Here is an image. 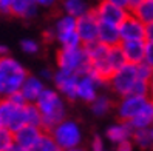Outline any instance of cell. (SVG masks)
I'll list each match as a JSON object with an SVG mask.
<instances>
[{
    "label": "cell",
    "mask_w": 153,
    "mask_h": 151,
    "mask_svg": "<svg viewBox=\"0 0 153 151\" xmlns=\"http://www.w3.org/2000/svg\"><path fill=\"white\" fill-rule=\"evenodd\" d=\"M130 94H136V96H150V82H149V80H142V79H138Z\"/></svg>",
    "instance_id": "29"
},
{
    "label": "cell",
    "mask_w": 153,
    "mask_h": 151,
    "mask_svg": "<svg viewBox=\"0 0 153 151\" xmlns=\"http://www.w3.org/2000/svg\"><path fill=\"white\" fill-rule=\"evenodd\" d=\"M20 49L25 52V54H28V56H36V54L40 52V43L36 39L26 37V39L20 40Z\"/></svg>",
    "instance_id": "27"
},
{
    "label": "cell",
    "mask_w": 153,
    "mask_h": 151,
    "mask_svg": "<svg viewBox=\"0 0 153 151\" xmlns=\"http://www.w3.org/2000/svg\"><path fill=\"white\" fill-rule=\"evenodd\" d=\"M47 88V82L40 79L36 74H28L25 79V82L20 86V94L23 96V99L26 100V103H34L39 99V96L42 94V91Z\"/></svg>",
    "instance_id": "15"
},
{
    "label": "cell",
    "mask_w": 153,
    "mask_h": 151,
    "mask_svg": "<svg viewBox=\"0 0 153 151\" xmlns=\"http://www.w3.org/2000/svg\"><path fill=\"white\" fill-rule=\"evenodd\" d=\"M60 0H36V3H37L39 8H53L56 6Z\"/></svg>",
    "instance_id": "36"
},
{
    "label": "cell",
    "mask_w": 153,
    "mask_h": 151,
    "mask_svg": "<svg viewBox=\"0 0 153 151\" xmlns=\"http://www.w3.org/2000/svg\"><path fill=\"white\" fill-rule=\"evenodd\" d=\"M110 2H113V3H116V5H119V6L127 8V10H128V0H110Z\"/></svg>",
    "instance_id": "40"
},
{
    "label": "cell",
    "mask_w": 153,
    "mask_h": 151,
    "mask_svg": "<svg viewBox=\"0 0 153 151\" xmlns=\"http://www.w3.org/2000/svg\"><path fill=\"white\" fill-rule=\"evenodd\" d=\"M133 130H142V128H150L153 125V97L147 100L144 108L134 116L130 122Z\"/></svg>",
    "instance_id": "20"
},
{
    "label": "cell",
    "mask_w": 153,
    "mask_h": 151,
    "mask_svg": "<svg viewBox=\"0 0 153 151\" xmlns=\"http://www.w3.org/2000/svg\"><path fill=\"white\" fill-rule=\"evenodd\" d=\"M97 42H101L102 45H107V46H116V45H119V43H121L119 26L99 22Z\"/></svg>",
    "instance_id": "19"
},
{
    "label": "cell",
    "mask_w": 153,
    "mask_h": 151,
    "mask_svg": "<svg viewBox=\"0 0 153 151\" xmlns=\"http://www.w3.org/2000/svg\"><path fill=\"white\" fill-rule=\"evenodd\" d=\"M14 144V133L8 128H0V151H6Z\"/></svg>",
    "instance_id": "28"
},
{
    "label": "cell",
    "mask_w": 153,
    "mask_h": 151,
    "mask_svg": "<svg viewBox=\"0 0 153 151\" xmlns=\"http://www.w3.org/2000/svg\"><path fill=\"white\" fill-rule=\"evenodd\" d=\"M90 151H110L105 145L104 137H101L99 134H94L91 142H90Z\"/></svg>",
    "instance_id": "31"
},
{
    "label": "cell",
    "mask_w": 153,
    "mask_h": 151,
    "mask_svg": "<svg viewBox=\"0 0 153 151\" xmlns=\"http://www.w3.org/2000/svg\"><path fill=\"white\" fill-rule=\"evenodd\" d=\"M133 15H136L142 23H152L153 22V2L152 0H142V2L130 11Z\"/></svg>",
    "instance_id": "24"
},
{
    "label": "cell",
    "mask_w": 153,
    "mask_h": 151,
    "mask_svg": "<svg viewBox=\"0 0 153 151\" xmlns=\"http://www.w3.org/2000/svg\"><path fill=\"white\" fill-rule=\"evenodd\" d=\"M51 137L56 140V144L59 145L60 150H68L82 145L84 142V131L80 123L74 119L65 117L64 120H60L57 125H54L50 131Z\"/></svg>",
    "instance_id": "5"
},
{
    "label": "cell",
    "mask_w": 153,
    "mask_h": 151,
    "mask_svg": "<svg viewBox=\"0 0 153 151\" xmlns=\"http://www.w3.org/2000/svg\"><path fill=\"white\" fill-rule=\"evenodd\" d=\"M42 117V128L50 131L54 125L67 117V99L54 86H47L34 102Z\"/></svg>",
    "instance_id": "1"
},
{
    "label": "cell",
    "mask_w": 153,
    "mask_h": 151,
    "mask_svg": "<svg viewBox=\"0 0 153 151\" xmlns=\"http://www.w3.org/2000/svg\"><path fill=\"white\" fill-rule=\"evenodd\" d=\"M121 42L124 40H146V23H142L131 13L119 23Z\"/></svg>",
    "instance_id": "13"
},
{
    "label": "cell",
    "mask_w": 153,
    "mask_h": 151,
    "mask_svg": "<svg viewBox=\"0 0 153 151\" xmlns=\"http://www.w3.org/2000/svg\"><path fill=\"white\" fill-rule=\"evenodd\" d=\"M53 74H54V71H51V68H42L39 71V77L43 79L45 82H51V79H53Z\"/></svg>",
    "instance_id": "34"
},
{
    "label": "cell",
    "mask_w": 153,
    "mask_h": 151,
    "mask_svg": "<svg viewBox=\"0 0 153 151\" xmlns=\"http://www.w3.org/2000/svg\"><path fill=\"white\" fill-rule=\"evenodd\" d=\"M113 108V100L110 96L107 94H97L93 102H90V110H91L93 116L96 117H104L107 116Z\"/></svg>",
    "instance_id": "22"
},
{
    "label": "cell",
    "mask_w": 153,
    "mask_h": 151,
    "mask_svg": "<svg viewBox=\"0 0 153 151\" xmlns=\"http://www.w3.org/2000/svg\"><path fill=\"white\" fill-rule=\"evenodd\" d=\"M56 65L59 69L74 74H85L90 69V57L84 45L73 48H59L56 54Z\"/></svg>",
    "instance_id": "4"
},
{
    "label": "cell",
    "mask_w": 153,
    "mask_h": 151,
    "mask_svg": "<svg viewBox=\"0 0 153 151\" xmlns=\"http://www.w3.org/2000/svg\"><path fill=\"white\" fill-rule=\"evenodd\" d=\"M136 80H138L136 65L125 62L122 66H119L116 71H113V74L107 80V86L118 97H122V96H127L131 93Z\"/></svg>",
    "instance_id": "7"
},
{
    "label": "cell",
    "mask_w": 153,
    "mask_h": 151,
    "mask_svg": "<svg viewBox=\"0 0 153 151\" xmlns=\"http://www.w3.org/2000/svg\"><path fill=\"white\" fill-rule=\"evenodd\" d=\"M152 2H153V0H152Z\"/></svg>",
    "instance_id": "46"
},
{
    "label": "cell",
    "mask_w": 153,
    "mask_h": 151,
    "mask_svg": "<svg viewBox=\"0 0 153 151\" xmlns=\"http://www.w3.org/2000/svg\"><path fill=\"white\" fill-rule=\"evenodd\" d=\"M26 100L17 91L11 96L0 97V120L5 128L10 131H17L20 127L26 125Z\"/></svg>",
    "instance_id": "3"
},
{
    "label": "cell",
    "mask_w": 153,
    "mask_h": 151,
    "mask_svg": "<svg viewBox=\"0 0 153 151\" xmlns=\"http://www.w3.org/2000/svg\"><path fill=\"white\" fill-rule=\"evenodd\" d=\"M2 127H3V125H2V120H0V128H2Z\"/></svg>",
    "instance_id": "45"
},
{
    "label": "cell",
    "mask_w": 153,
    "mask_h": 151,
    "mask_svg": "<svg viewBox=\"0 0 153 151\" xmlns=\"http://www.w3.org/2000/svg\"><path fill=\"white\" fill-rule=\"evenodd\" d=\"M76 28L77 34L80 37L82 45H90V43L97 42V35H99V19L96 17L93 8L88 13L82 14L80 17L76 19Z\"/></svg>",
    "instance_id": "10"
},
{
    "label": "cell",
    "mask_w": 153,
    "mask_h": 151,
    "mask_svg": "<svg viewBox=\"0 0 153 151\" xmlns=\"http://www.w3.org/2000/svg\"><path fill=\"white\" fill-rule=\"evenodd\" d=\"M8 54V46L3 45V43H0V57L2 56H6Z\"/></svg>",
    "instance_id": "41"
},
{
    "label": "cell",
    "mask_w": 153,
    "mask_h": 151,
    "mask_svg": "<svg viewBox=\"0 0 153 151\" xmlns=\"http://www.w3.org/2000/svg\"><path fill=\"white\" fill-rule=\"evenodd\" d=\"M11 5H13V0H0V13L11 14Z\"/></svg>",
    "instance_id": "35"
},
{
    "label": "cell",
    "mask_w": 153,
    "mask_h": 151,
    "mask_svg": "<svg viewBox=\"0 0 153 151\" xmlns=\"http://www.w3.org/2000/svg\"><path fill=\"white\" fill-rule=\"evenodd\" d=\"M131 142L134 147L141 150H150L153 148V136L150 128H142V130H133Z\"/></svg>",
    "instance_id": "23"
},
{
    "label": "cell",
    "mask_w": 153,
    "mask_h": 151,
    "mask_svg": "<svg viewBox=\"0 0 153 151\" xmlns=\"http://www.w3.org/2000/svg\"><path fill=\"white\" fill-rule=\"evenodd\" d=\"M119 48L125 57V62L138 65L144 62L146 54V40H124L119 43Z\"/></svg>",
    "instance_id": "16"
},
{
    "label": "cell",
    "mask_w": 153,
    "mask_h": 151,
    "mask_svg": "<svg viewBox=\"0 0 153 151\" xmlns=\"http://www.w3.org/2000/svg\"><path fill=\"white\" fill-rule=\"evenodd\" d=\"M39 13V6L36 0H13L11 15L22 20H30Z\"/></svg>",
    "instance_id": "18"
},
{
    "label": "cell",
    "mask_w": 153,
    "mask_h": 151,
    "mask_svg": "<svg viewBox=\"0 0 153 151\" xmlns=\"http://www.w3.org/2000/svg\"><path fill=\"white\" fill-rule=\"evenodd\" d=\"M60 8H62V13L68 14V15H73V17H80L82 14L88 13L91 10V3L90 0H60Z\"/></svg>",
    "instance_id": "21"
},
{
    "label": "cell",
    "mask_w": 153,
    "mask_h": 151,
    "mask_svg": "<svg viewBox=\"0 0 153 151\" xmlns=\"http://www.w3.org/2000/svg\"><path fill=\"white\" fill-rule=\"evenodd\" d=\"M131 136H133V128L125 120H118L105 130V139L111 145H118L121 142L131 140Z\"/></svg>",
    "instance_id": "17"
},
{
    "label": "cell",
    "mask_w": 153,
    "mask_h": 151,
    "mask_svg": "<svg viewBox=\"0 0 153 151\" xmlns=\"http://www.w3.org/2000/svg\"><path fill=\"white\" fill-rule=\"evenodd\" d=\"M62 151H88V150H85L82 145H79V147H74V148H68V150H62Z\"/></svg>",
    "instance_id": "42"
},
{
    "label": "cell",
    "mask_w": 153,
    "mask_h": 151,
    "mask_svg": "<svg viewBox=\"0 0 153 151\" xmlns=\"http://www.w3.org/2000/svg\"><path fill=\"white\" fill-rule=\"evenodd\" d=\"M133 150H134V145L131 140H125V142L114 145V151H133Z\"/></svg>",
    "instance_id": "33"
},
{
    "label": "cell",
    "mask_w": 153,
    "mask_h": 151,
    "mask_svg": "<svg viewBox=\"0 0 153 151\" xmlns=\"http://www.w3.org/2000/svg\"><path fill=\"white\" fill-rule=\"evenodd\" d=\"M6 151H33V150L26 148V147H22V145H19V144H16V142H14V144L8 148Z\"/></svg>",
    "instance_id": "38"
},
{
    "label": "cell",
    "mask_w": 153,
    "mask_h": 151,
    "mask_svg": "<svg viewBox=\"0 0 153 151\" xmlns=\"http://www.w3.org/2000/svg\"><path fill=\"white\" fill-rule=\"evenodd\" d=\"M30 73L13 56L6 54L0 57V97L11 96L20 91V86Z\"/></svg>",
    "instance_id": "2"
},
{
    "label": "cell",
    "mask_w": 153,
    "mask_h": 151,
    "mask_svg": "<svg viewBox=\"0 0 153 151\" xmlns=\"http://www.w3.org/2000/svg\"><path fill=\"white\" fill-rule=\"evenodd\" d=\"M77 79H79V74L57 68L54 71V74H53L51 82L56 90L67 99V102H76L77 100V94H76Z\"/></svg>",
    "instance_id": "11"
},
{
    "label": "cell",
    "mask_w": 153,
    "mask_h": 151,
    "mask_svg": "<svg viewBox=\"0 0 153 151\" xmlns=\"http://www.w3.org/2000/svg\"><path fill=\"white\" fill-rule=\"evenodd\" d=\"M136 68H138V79H142V80H149V82H150L153 68H152L150 65H147L146 62H141V63H138Z\"/></svg>",
    "instance_id": "30"
},
{
    "label": "cell",
    "mask_w": 153,
    "mask_h": 151,
    "mask_svg": "<svg viewBox=\"0 0 153 151\" xmlns=\"http://www.w3.org/2000/svg\"><path fill=\"white\" fill-rule=\"evenodd\" d=\"M141 2H142V0H128V11H133Z\"/></svg>",
    "instance_id": "39"
},
{
    "label": "cell",
    "mask_w": 153,
    "mask_h": 151,
    "mask_svg": "<svg viewBox=\"0 0 153 151\" xmlns=\"http://www.w3.org/2000/svg\"><path fill=\"white\" fill-rule=\"evenodd\" d=\"M152 96H136V94H127L119 97L116 103V116L119 120L130 122L136 114L144 108V105Z\"/></svg>",
    "instance_id": "9"
},
{
    "label": "cell",
    "mask_w": 153,
    "mask_h": 151,
    "mask_svg": "<svg viewBox=\"0 0 153 151\" xmlns=\"http://www.w3.org/2000/svg\"><path fill=\"white\" fill-rule=\"evenodd\" d=\"M146 42L153 43V22L146 25Z\"/></svg>",
    "instance_id": "37"
},
{
    "label": "cell",
    "mask_w": 153,
    "mask_h": 151,
    "mask_svg": "<svg viewBox=\"0 0 153 151\" xmlns=\"http://www.w3.org/2000/svg\"><path fill=\"white\" fill-rule=\"evenodd\" d=\"M33 151H62V150L56 144V140L51 137L50 133L48 131H43L42 137L39 139L37 144H36V147L33 148Z\"/></svg>",
    "instance_id": "25"
},
{
    "label": "cell",
    "mask_w": 153,
    "mask_h": 151,
    "mask_svg": "<svg viewBox=\"0 0 153 151\" xmlns=\"http://www.w3.org/2000/svg\"><path fill=\"white\" fill-rule=\"evenodd\" d=\"M93 11L99 19V22L116 25V26H119V23L130 14L127 8H122L110 2V0H97V3L93 6Z\"/></svg>",
    "instance_id": "8"
},
{
    "label": "cell",
    "mask_w": 153,
    "mask_h": 151,
    "mask_svg": "<svg viewBox=\"0 0 153 151\" xmlns=\"http://www.w3.org/2000/svg\"><path fill=\"white\" fill-rule=\"evenodd\" d=\"M144 62L153 68V43L146 42V54H144Z\"/></svg>",
    "instance_id": "32"
},
{
    "label": "cell",
    "mask_w": 153,
    "mask_h": 151,
    "mask_svg": "<svg viewBox=\"0 0 153 151\" xmlns=\"http://www.w3.org/2000/svg\"><path fill=\"white\" fill-rule=\"evenodd\" d=\"M25 111H26V123L42 127V117H40V113L37 110V106H36V103H26Z\"/></svg>",
    "instance_id": "26"
},
{
    "label": "cell",
    "mask_w": 153,
    "mask_h": 151,
    "mask_svg": "<svg viewBox=\"0 0 153 151\" xmlns=\"http://www.w3.org/2000/svg\"><path fill=\"white\" fill-rule=\"evenodd\" d=\"M51 29L54 32V42L59 48H73L82 45L76 28V17L62 13L54 20Z\"/></svg>",
    "instance_id": "6"
},
{
    "label": "cell",
    "mask_w": 153,
    "mask_h": 151,
    "mask_svg": "<svg viewBox=\"0 0 153 151\" xmlns=\"http://www.w3.org/2000/svg\"><path fill=\"white\" fill-rule=\"evenodd\" d=\"M43 131L45 130L42 127L26 123V125L20 127L17 131H14V142L22 145V147H26V148L33 150L36 147V144L39 142V139L42 137Z\"/></svg>",
    "instance_id": "14"
},
{
    "label": "cell",
    "mask_w": 153,
    "mask_h": 151,
    "mask_svg": "<svg viewBox=\"0 0 153 151\" xmlns=\"http://www.w3.org/2000/svg\"><path fill=\"white\" fill-rule=\"evenodd\" d=\"M150 131H152V136H153V125L150 127Z\"/></svg>",
    "instance_id": "44"
},
{
    "label": "cell",
    "mask_w": 153,
    "mask_h": 151,
    "mask_svg": "<svg viewBox=\"0 0 153 151\" xmlns=\"http://www.w3.org/2000/svg\"><path fill=\"white\" fill-rule=\"evenodd\" d=\"M102 86H107L105 82H102L101 79L94 77L93 74H90V73L80 74L79 79H77V86H76L77 100L84 102V103L93 102Z\"/></svg>",
    "instance_id": "12"
},
{
    "label": "cell",
    "mask_w": 153,
    "mask_h": 151,
    "mask_svg": "<svg viewBox=\"0 0 153 151\" xmlns=\"http://www.w3.org/2000/svg\"><path fill=\"white\" fill-rule=\"evenodd\" d=\"M150 96L153 97V73H152V77H150Z\"/></svg>",
    "instance_id": "43"
}]
</instances>
